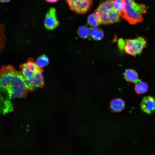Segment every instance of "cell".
I'll list each match as a JSON object with an SVG mask.
<instances>
[{
	"mask_svg": "<svg viewBox=\"0 0 155 155\" xmlns=\"http://www.w3.org/2000/svg\"><path fill=\"white\" fill-rule=\"evenodd\" d=\"M111 109L114 112L119 113L123 111L125 108L124 100L121 98H116L112 99L110 103Z\"/></svg>",
	"mask_w": 155,
	"mask_h": 155,
	"instance_id": "9c48e42d",
	"label": "cell"
},
{
	"mask_svg": "<svg viewBox=\"0 0 155 155\" xmlns=\"http://www.w3.org/2000/svg\"><path fill=\"white\" fill-rule=\"evenodd\" d=\"M11 0H0V2L3 3H5L9 2Z\"/></svg>",
	"mask_w": 155,
	"mask_h": 155,
	"instance_id": "d6986e66",
	"label": "cell"
},
{
	"mask_svg": "<svg viewBox=\"0 0 155 155\" xmlns=\"http://www.w3.org/2000/svg\"><path fill=\"white\" fill-rule=\"evenodd\" d=\"M148 89V84L146 82L140 80L135 83L134 87V90L135 92L139 94L146 92Z\"/></svg>",
	"mask_w": 155,
	"mask_h": 155,
	"instance_id": "8fae6325",
	"label": "cell"
},
{
	"mask_svg": "<svg viewBox=\"0 0 155 155\" xmlns=\"http://www.w3.org/2000/svg\"><path fill=\"white\" fill-rule=\"evenodd\" d=\"M70 9L79 14H84L90 10L92 0H66Z\"/></svg>",
	"mask_w": 155,
	"mask_h": 155,
	"instance_id": "8992f818",
	"label": "cell"
},
{
	"mask_svg": "<svg viewBox=\"0 0 155 155\" xmlns=\"http://www.w3.org/2000/svg\"><path fill=\"white\" fill-rule=\"evenodd\" d=\"M112 2L114 9L119 14L121 15L125 7L123 0H112Z\"/></svg>",
	"mask_w": 155,
	"mask_h": 155,
	"instance_id": "2e32d148",
	"label": "cell"
},
{
	"mask_svg": "<svg viewBox=\"0 0 155 155\" xmlns=\"http://www.w3.org/2000/svg\"><path fill=\"white\" fill-rule=\"evenodd\" d=\"M90 35L94 40H99L104 37V34L103 31L99 28L94 27L90 31Z\"/></svg>",
	"mask_w": 155,
	"mask_h": 155,
	"instance_id": "4fadbf2b",
	"label": "cell"
},
{
	"mask_svg": "<svg viewBox=\"0 0 155 155\" xmlns=\"http://www.w3.org/2000/svg\"><path fill=\"white\" fill-rule=\"evenodd\" d=\"M36 63L39 67L42 68L48 65L49 59L46 55H43L37 58Z\"/></svg>",
	"mask_w": 155,
	"mask_h": 155,
	"instance_id": "e0dca14e",
	"label": "cell"
},
{
	"mask_svg": "<svg viewBox=\"0 0 155 155\" xmlns=\"http://www.w3.org/2000/svg\"><path fill=\"white\" fill-rule=\"evenodd\" d=\"M44 24L46 28L49 30H53L58 26L59 22L55 8L51 7L49 10L45 17Z\"/></svg>",
	"mask_w": 155,
	"mask_h": 155,
	"instance_id": "52a82bcc",
	"label": "cell"
},
{
	"mask_svg": "<svg viewBox=\"0 0 155 155\" xmlns=\"http://www.w3.org/2000/svg\"><path fill=\"white\" fill-rule=\"evenodd\" d=\"M147 40L144 38L139 36L125 41L123 48L126 53L135 56L140 54L146 47Z\"/></svg>",
	"mask_w": 155,
	"mask_h": 155,
	"instance_id": "5b68a950",
	"label": "cell"
},
{
	"mask_svg": "<svg viewBox=\"0 0 155 155\" xmlns=\"http://www.w3.org/2000/svg\"><path fill=\"white\" fill-rule=\"evenodd\" d=\"M101 24H108L119 22L121 15L114 9L112 0H106L100 3L95 11Z\"/></svg>",
	"mask_w": 155,
	"mask_h": 155,
	"instance_id": "277c9868",
	"label": "cell"
},
{
	"mask_svg": "<svg viewBox=\"0 0 155 155\" xmlns=\"http://www.w3.org/2000/svg\"><path fill=\"white\" fill-rule=\"evenodd\" d=\"M140 108L143 112L152 114L155 111V98L150 96L145 97L141 102Z\"/></svg>",
	"mask_w": 155,
	"mask_h": 155,
	"instance_id": "ba28073f",
	"label": "cell"
},
{
	"mask_svg": "<svg viewBox=\"0 0 155 155\" xmlns=\"http://www.w3.org/2000/svg\"><path fill=\"white\" fill-rule=\"evenodd\" d=\"M87 21L89 25L93 28L97 27L101 24L99 16L95 12L89 16Z\"/></svg>",
	"mask_w": 155,
	"mask_h": 155,
	"instance_id": "7c38bea8",
	"label": "cell"
},
{
	"mask_svg": "<svg viewBox=\"0 0 155 155\" xmlns=\"http://www.w3.org/2000/svg\"><path fill=\"white\" fill-rule=\"evenodd\" d=\"M124 76L127 81L132 83H135L139 80L137 72L132 69H126L124 73Z\"/></svg>",
	"mask_w": 155,
	"mask_h": 155,
	"instance_id": "30bf717a",
	"label": "cell"
},
{
	"mask_svg": "<svg viewBox=\"0 0 155 155\" xmlns=\"http://www.w3.org/2000/svg\"><path fill=\"white\" fill-rule=\"evenodd\" d=\"M27 89L19 71L12 65H3L0 69V95L9 99L20 98L26 95Z\"/></svg>",
	"mask_w": 155,
	"mask_h": 155,
	"instance_id": "6da1fadb",
	"label": "cell"
},
{
	"mask_svg": "<svg viewBox=\"0 0 155 155\" xmlns=\"http://www.w3.org/2000/svg\"><path fill=\"white\" fill-rule=\"evenodd\" d=\"M125 9L121 15L130 24H135L142 22V14L146 13V6L135 2L134 0H123Z\"/></svg>",
	"mask_w": 155,
	"mask_h": 155,
	"instance_id": "3957f363",
	"label": "cell"
},
{
	"mask_svg": "<svg viewBox=\"0 0 155 155\" xmlns=\"http://www.w3.org/2000/svg\"><path fill=\"white\" fill-rule=\"evenodd\" d=\"M19 72L27 90L33 91L44 85L43 69L39 67L32 58L20 66Z\"/></svg>",
	"mask_w": 155,
	"mask_h": 155,
	"instance_id": "7a4b0ae2",
	"label": "cell"
},
{
	"mask_svg": "<svg viewBox=\"0 0 155 155\" xmlns=\"http://www.w3.org/2000/svg\"><path fill=\"white\" fill-rule=\"evenodd\" d=\"M6 42L5 26L0 23V53L5 48Z\"/></svg>",
	"mask_w": 155,
	"mask_h": 155,
	"instance_id": "5bb4252c",
	"label": "cell"
},
{
	"mask_svg": "<svg viewBox=\"0 0 155 155\" xmlns=\"http://www.w3.org/2000/svg\"><path fill=\"white\" fill-rule=\"evenodd\" d=\"M46 1L51 3H55L58 1V0H45Z\"/></svg>",
	"mask_w": 155,
	"mask_h": 155,
	"instance_id": "ac0fdd59",
	"label": "cell"
},
{
	"mask_svg": "<svg viewBox=\"0 0 155 155\" xmlns=\"http://www.w3.org/2000/svg\"><path fill=\"white\" fill-rule=\"evenodd\" d=\"M78 36L81 38L86 39L90 35V31L86 26H82L79 27L77 31Z\"/></svg>",
	"mask_w": 155,
	"mask_h": 155,
	"instance_id": "9a60e30c",
	"label": "cell"
}]
</instances>
